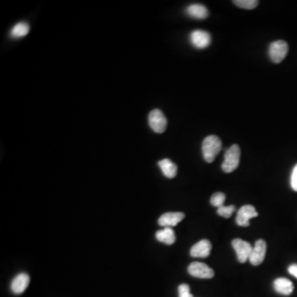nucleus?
Segmentation results:
<instances>
[{"mask_svg":"<svg viewBox=\"0 0 297 297\" xmlns=\"http://www.w3.org/2000/svg\"><path fill=\"white\" fill-rule=\"evenodd\" d=\"M222 143L218 136L216 135H208L205 138L202 143V154L204 160L207 163H212L221 152Z\"/></svg>","mask_w":297,"mask_h":297,"instance_id":"obj_1","label":"nucleus"},{"mask_svg":"<svg viewBox=\"0 0 297 297\" xmlns=\"http://www.w3.org/2000/svg\"><path fill=\"white\" fill-rule=\"evenodd\" d=\"M240 160V148L238 145H233L226 150L225 154V160L222 164V170L224 172L230 174L238 168Z\"/></svg>","mask_w":297,"mask_h":297,"instance_id":"obj_2","label":"nucleus"},{"mask_svg":"<svg viewBox=\"0 0 297 297\" xmlns=\"http://www.w3.org/2000/svg\"><path fill=\"white\" fill-rule=\"evenodd\" d=\"M288 50L289 47L285 41H277L271 43L268 50L271 60L276 64L281 63L287 57Z\"/></svg>","mask_w":297,"mask_h":297,"instance_id":"obj_3","label":"nucleus"},{"mask_svg":"<svg viewBox=\"0 0 297 297\" xmlns=\"http://www.w3.org/2000/svg\"><path fill=\"white\" fill-rule=\"evenodd\" d=\"M149 125L155 132H165L167 128V119L160 109H154L149 114Z\"/></svg>","mask_w":297,"mask_h":297,"instance_id":"obj_4","label":"nucleus"},{"mask_svg":"<svg viewBox=\"0 0 297 297\" xmlns=\"http://www.w3.org/2000/svg\"><path fill=\"white\" fill-rule=\"evenodd\" d=\"M232 246L237 253V258L240 263H244L250 257L253 247L247 241L241 238H235L232 241Z\"/></svg>","mask_w":297,"mask_h":297,"instance_id":"obj_5","label":"nucleus"},{"mask_svg":"<svg viewBox=\"0 0 297 297\" xmlns=\"http://www.w3.org/2000/svg\"><path fill=\"white\" fill-rule=\"evenodd\" d=\"M187 271L190 275L197 278L203 279H210L215 275L214 271L210 267L206 265V263L193 262L190 264L187 268Z\"/></svg>","mask_w":297,"mask_h":297,"instance_id":"obj_6","label":"nucleus"},{"mask_svg":"<svg viewBox=\"0 0 297 297\" xmlns=\"http://www.w3.org/2000/svg\"><path fill=\"white\" fill-rule=\"evenodd\" d=\"M258 213L256 211L254 206L251 205H245L242 206L238 211V214L236 216V223L242 227H248L250 225L249 221L251 219L257 217Z\"/></svg>","mask_w":297,"mask_h":297,"instance_id":"obj_7","label":"nucleus"},{"mask_svg":"<svg viewBox=\"0 0 297 297\" xmlns=\"http://www.w3.org/2000/svg\"><path fill=\"white\" fill-rule=\"evenodd\" d=\"M267 244L263 239L256 241L248 260L253 266L260 265L265 258Z\"/></svg>","mask_w":297,"mask_h":297,"instance_id":"obj_8","label":"nucleus"},{"mask_svg":"<svg viewBox=\"0 0 297 297\" xmlns=\"http://www.w3.org/2000/svg\"><path fill=\"white\" fill-rule=\"evenodd\" d=\"M190 42L197 49H205L211 44V35L203 30H195L190 35Z\"/></svg>","mask_w":297,"mask_h":297,"instance_id":"obj_9","label":"nucleus"},{"mask_svg":"<svg viewBox=\"0 0 297 297\" xmlns=\"http://www.w3.org/2000/svg\"><path fill=\"white\" fill-rule=\"evenodd\" d=\"M185 214L182 212H167L163 214L159 219V225L163 227H174L184 219Z\"/></svg>","mask_w":297,"mask_h":297,"instance_id":"obj_10","label":"nucleus"},{"mask_svg":"<svg viewBox=\"0 0 297 297\" xmlns=\"http://www.w3.org/2000/svg\"><path fill=\"white\" fill-rule=\"evenodd\" d=\"M211 243L207 239H202L192 246L190 254L193 258H207L211 253Z\"/></svg>","mask_w":297,"mask_h":297,"instance_id":"obj_11","label":"nucleus"},{"mask_svg":"<svg viewBox=\"0 0 297 297\" xmlns=\"http://www.w3.org/2000/svg\"><path fill=\"white\" fill-rule=\"evenodd\" d=\"M30 278L27 273H20L15 277L11 283V290L17 295L24 293L29 285Z\"/></svg>","mask_w":297,"mask_h":297,"instance_id":"obj_12","label":"nucleus"},{"mask_svg":"<svg viewBox=\"0 0 297 297\" xmlns=\"http://www.w3.org/2000/svg\"><path fill=\"white\" fill-rule=\"evenodd\" d=\"M274 289L281 295L290 296L294 290L293 283L288 278H278L273 283Z\"/></svg>","mask_w":297,"mask_h":297,"instance_id":"obj_13","label":"nucleus"},{"mask_svg":"<svg viewBox=\"0 0 297 297\" xmlns=\"http://www.w3.org/2000/svg\"><path fill=\"white\" fill-rule=\"evenodd\" d=\"M187 15L196 19H205L208 17L209 12L204 5L194 3L191 4L186 9Z\"/></svg>","mask_w":297,"mask_h":297,"instance_id":"obj_14","label":"nucleus"},{"mask_svg":"<svg viewBox=\"0 0 297 297\" xmlns=\"http://www.w3.org/2000/svg\"><path fill=\"white\" fill-rule=\"evenodd\" d=\"M158 165L160 166V170L165 177L168 178H174L176 177L178 172L177 165H175V163L172 162L171 160L169 159H165V160H160V162L158 163Z\"/></svg>","mask_w":297,"mask_h":297,"instance_id":"obj_15","label":"nucleus"},{"mask_svg":"<svg viewBox=\"0 0 297 297\" xmlns=\"http://www.w3.org/2000/svg\"><path fill=\"white\" fill-rule=\"evenodd\" d=\"M155 236L160 242L166 243L169 245H171L176 240L175 231H173V229L170 228V227H165L163 230L158 231Z\"/></svg>","mask_w":297,"mask_h":297,"instance_id":"obj_16","label":"nucleus"},{"mask_svg":"<svg viewBox=\"0 0 297 297\" xmlns=\"http://www.w3.org/2000/svg\"><path fill=\"white\" fill-rule=\"evenodd\" d=\"M30 31L29 25L26 22H18L12 27L11 30V37L13 38H20L23 37L28 34Z\"/></svg>","mask_w":297,"mask_h":297,"instance_id":"obj_17","label":"nucleus"},{"mask_svg":"<svg viewBox=\"0 0 297 297\" xmlns=\"http://www.w3.org/2000/svg\"><path fill=\"white\" fill-rule=\"evenodd\" d=\"M234 3L244 9L251 10L255 8L259 3V1L258 0H236L233 1Z\"/></svg>","mask_w":297,"mask_h":297,"instance_id":"obj_18","label":"nucleus"},{"mask_svg":"<svg viewBox=\"0 0 297 297\" xmlns=\"http://www.w3.org/2000/svg\"><path fill=\"white\" fill-rule=\"evenodd\" d=\"M225 201H226V195L224 194L223 192H216L211 197V205L216 206L217 208L225 206L224 205Z\"/></svg>","mask_w":297,"mask_h":297,"instance_id":"obj_19","label":"nucleus"},{"mask_svg":"<svg viewBox=\"0 0 297 297\" xmlns=\"http://www.w3.org/2000/svg\"><path fill=\"white\" fill-rule=\"evenodd\" d=\"M236 206L234 205L231 206H223L217 209V213L219 216L225 217V218H230L232 216V214L236 211Z\"/></svg>","mask_w":297,"mask_h":297,"instance_id":"obj_20","label":"nucleus"},{"mask_svg":"<svg viewBox=\"0 0 297 297\" xmlns=\"http://www.w3.org/2000/svg\"><path fill=\"white\" fill-rule=\"evenodd\" d=\"M178 295L179 297H193L190 293V287L187 284H182L178 287Z\"/></svg>","mask_w":297,"mask_h":297,"instance_id":"obj_21","label":"nucleus"},{"mask_svg":"<svg viewBox=\"0 0 297 297\" xmlns=\"http://www.w3.org/2000/svg\"><path fill=\"white\" fill-rule=\"evenodd\" d=\"M291 186L295 192H297V164L293 169L292 176H291Z\"/></svg>","mask_w":297,"mask_h":297,"instance_id":"obj_22","label":"nucleus"},{"mask_svg":"<svg viewBox=\"0 0 297 297\" xmlns=\"http://www.w3.org/2000/svg\"><path fill=\"white\" fill-rule=\"evenodd\" d=\"M288 272H289L291 275H293V277L297 278V264H292V265L289 266Z\"/></svg>","mask_w":297,"mask_h":297,"instance_id":"obj_23","label":"nucleus"}]
</instances>
